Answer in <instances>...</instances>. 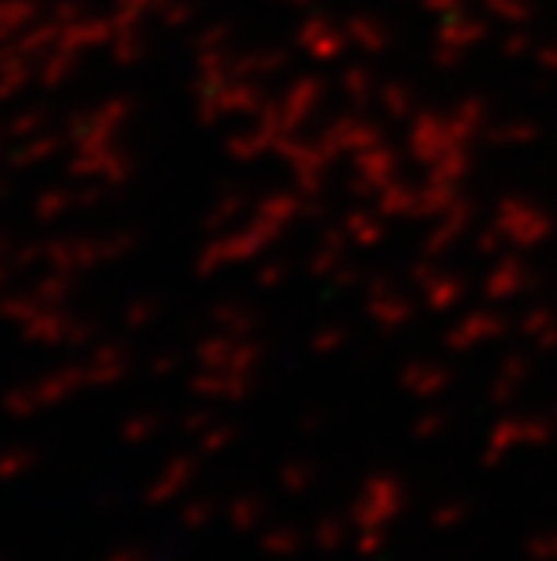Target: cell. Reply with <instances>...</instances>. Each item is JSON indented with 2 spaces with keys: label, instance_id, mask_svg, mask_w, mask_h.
<instances>
[{
  "label": "cell",
  "instance_id": "1",
  "mask_svg": "<svg viewBox=\"0 0 557 561\" xmlns=\"http://www.w3.org/2000/svg\"><path fill=\"white\" fill-rule=\"evenodd\" d=\"M406 511V489L395 474H373L365 479L359 500L351 504V522L359 529H384Z\"/></svg>",
  "mask_w": 557,
  "mask_h": 561
},
{
  "label": "cell",
  "instance_id": "2",
  "mask_svg": "<svg viewBox=\"0 0 557 561\" xmlns=\"http://www.w3.org/2000/svg\"><path fill=\"white\" fill-rule=\"evenodd\" d=\"M196 471H199V460L196 457H174L167 468H163L156 479H152V485L146 489V504L149 507L171 504V500L182 496L185 485L196 479Z\"/></svg>",
  "mask_w": 557,
  "mask_h": 561
},
{
  "label": "cell",
  "instance_id": "3",
  "mask_svg": "<svg viewBox=\"0 0 557 561\" xmlns=\"http://www.w3.org/2000/svg\"><path fill=\"white\" fill-rule=\"evenodd\" d=\"M224 518H229V525L235 533H251L257 529V522L265 518V500L260 496H235L229 507H224Z\"/></svg>",
  "mask_w": 557,
  "mask_h": 561
},
{
  "label": "cell",
  "instance_id": "4",
  "mask_svg": "<svg viewBox=\"0 0 557 561\" xmlns=\"http://www.w3.org/2000/svg\"><path fill=\"white\" fill-rule=\"evenodd\" d=\"M344 536H348V522L337 518V515H326V518L315 522L312 543L318 547V551H337V547H344Z\"/></svg>",
  "mask_w": 557,
  "mask_h": 561
},
{
  "label": "cell",
  "instance_id": "5",
  "mask_svg": "<svg viewBox=\"0 0 557 561\" xmlns=\"http://www.w3.org/2000/svg\"><path fill=\"white\" fill-rule=\"evenodd\" d=\"M315 463L312 460H290L287 468H279V485L287 493H304V489L315 485Z\"/></svg>",
  "mask_w": 557,
  "mask_h": 561
},
{
  "label": "cell",
  "instance_id": "6",
  "mask_svg": "<svg viewBox=\"0 0 557 561\" xmlns=\"http://www.w3.org/2000/svg\"><path fill=\"white\" fill-rule=\"evenodd\" d=\"M304 540H301V533L298 529H271V533H265L260 536V551L265 554H271V558H287V554H293L298 551Z\"/></svg>",
  "mask_w": 557,
  "mask_h": 561
},
{
  "label": "cell",
  "instance_id": "7",
  "mask_svg": "<svg viewBox=\"0 0 557 561\" xmlns=\"http://www.w3.org/2000/svg\"><path fill=\"white\" fill-rule=\"evenodd\" d=\"M33 463H37V453L33 449H15V453H4L0 457V482H11L19 474H26Z\"/></svg>",
  "mask_w": 557,
  "mask_h": 561
},
{
  "label": "cell",
  "instance_id": "8",
  "mask_svg": "<svg viewBox=\"0 0 557 561\" xmlns=\"http://www.w3.org/2000/svg\"><path fill=\"white\" fill-rule=\"evenodd\" d=\"M464 518H467V504H464V500H445L442 507L431 511V525H434V529H442V533L453 529V525H460Z\"/></svg>",
  "mask_w": 557,
  "mask_h": 561
},
{
  "label": "cell",
  "instance_id": "9",
  "mask_svg": "<svg viewBox=\"0 0 557 561\" xmlns=\"http://www.w3.org/2000/svg\"><path fill=\"white\" fill-rule=\"evenodd\" d=\"M214 515H218V511H214L210 500H193V504L182 511V529H199V525H207Z\"/></svg>",
  "mask_w": 557,
  "mask_h": 561
},
{
  "label": "cell",
  "instance_id": "10",
  "mask_svg": "<svg viewBox=\"0 0 557 561\" xmlns=\"http://www.w3.org/2000/svg\"><path fill=\"white\" fill-rule=\"evenodd\" d=\"M529 561H557V536H539L529 543Z\"/></svg>",
  "mask_w": 557,
  "mask_h": 561
},
{
  "label": "cell",
  "instance_id": "11",
  "mask_svg": "<svg viewBox=\"0 0 557 561\" xmlns=\"http://www.w3.org/2000/svg\"><path fill=\"white\" fill-rule=\"evenodd\" d=\"M384 540H387V536H384V529H362L359 543H355V551L370 558V554H376V551H381V547H384Z\"/></svg>",
  "mask_w": 557,
  "mask_h": 561
},
{
  "label": "cell",
  "instance_id": "12",
  "mask_svg": "<svg viewBox=\"0 0 557 561\" xmlns=\"http://www.w3.org/2000/svg\"><path fill=\"white\" fill-rule=\"evenodd\" d=\"M105 561H152V554L141 551V547H120V551H113Z\"/></svg>",
  "mask_w": 557,
  "mask_h": 561
},
{
  "label": "cell",
  "instance_id": "13",
  "mask_svg": "<svg viewBox=\"0 0 557 561\" xmlns=\"http://www.w3.org/2000/svg\"><path fill=\"white\" fill-rule=\"evenodd\" d=\"M0 561H4V558H0Z\"/></svg>",
  "mask_w": 557,
  "mask_h": 561
}]
</instances>
